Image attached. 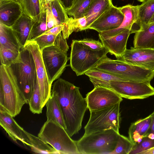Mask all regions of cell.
I'll return each mask as SVG.
<instances>
[{
    "label": "cell",
    "mask_w": 154,
    "mask_h": 154,
    "mask_svg": "<svg viewBox=\"0 0 154 154\" xmlns=\"http://www.w3.org/2000/svg\"><path fill=\"white\" fill-rule=\"evenodd\" d=\"M51 94L56 99L63 115L66 131L71 137L78 133L88 107L79 88L60 78L54 83Z\"/></svg>",
    "instance_id": "cell-1"
},
{
    "label": "cell",
    "mask_w": 154,
    "mask_h": 154,
    "mask_svg": "<svg viewBox=\"0 0 154 154\" xmlns=\"http://www.w3.org/2000/svg\"><path fill=\"white\" fill-rule=\"evenodd\" d=\"M10 66L26 103L28 104L38 81L35 63L31 52L22 47L19 58Z\"/></svg>",
    "instance_id": "cell-2"
},
{
    "label": "cell",
    "mask_w": 154,
    "mask_h": 154,
    "mask_svg": "<svg viewBox=\"0 0 154 154\" xmlns=\"http://www.w3.org/2000/svg\"><path fill=\"white\" fill-rule=\"evenodd\" d=\"M71 46L70 66L77 76L96 69L108 58L106 54L109 52L105 47L100 51L93 50L76 40H72Z\"/></svg>",
    "instance_id": "cell-3"
},
{
    "label": "cell",
    "mask_w": 154,
    "mask_h": 154,
    "mask_svg": "<svg viewBox=\"0 0 154 154\" xmlns=\"http://www.w3.org/2000/svg\"><path fill=\"white\" fill-rule=\"evenodd\" d=\"M120 134L113 129L83 135L76 141L80 154H109L115 149Z\"/></svg>",
    "instance_id": "cell-4"
},
{
    "label": "cell",
    "mask_w": 154,
    "mask_h": 154,
    "mask_svg": "<svg viewBox=\"0 0 154 154\" xmlns=\"http://www.w3.org/2000/svg\"><path fill=\"white\" fill-rule=\"evenodd\" d=\"M38 137L59 154H80L76 141L71 138L63 127L51 120H47L44 123Z\"/></svg>",
    "instance_id": "cell-5"
},
{
    "label": "cell",
    "mask_w": 154,
    "mask_h": 154,
    "mask_svg": "<svg viewBox=\"0 0 154 154\" xmlns=\"http://www.w3.org/2000/svg\"><path fill=\"white\" fill-rule=\"evenodd\" d=\"M0 88L4 97L3 106L14 117L20 113L26 102L11 68L2 64L0 66Z\"/></svg>",
    "instance_id": "cell-6"
},
{
    "label": "cell",
    "mask_w": 154,
    "mask_h": 154,
    "mask_svg": "<svg viewBox=\"0 0 154 154\" xmlns=\"http://www.w3.org/2000/svg\"><path fill=\"white\" fill-rule=\"evenodd\" d=\"M94 87L101 86L112 90L122 98L142 99L154 95V88L150 82L127 80L104 81L89 77Z\"/></svg>",
    "instance_id": "cell-7"
},
{
    "label": "cell",
    "mask_w": 154,
    "mask_h": 154,
    "mask_svg": "<svg viewBox=\"0 0 154 154\" xmlns=\"http://www.w3.org/2000/svg\"><path fill=\"white\" fill-rule=\"evenodd\" d=\"M96 69L127 81L150 82L154 77V70H150L108 57L100 63Z\"/></svg>",
    "instance_id": "cell-8"
},
{
    "label": "cell",
    "mask_w": 154,
    "mask_h": 154,
    "mask_svg": "<svg viewBox=\"0 0 154 154\" xmlns=\"http://www.w3.org/2000/svg\"><path fill=\"white\" fill-rule=\"evenodd\" d=\"M120 103L101 109L90 111L89 120L84 127L83 135L113 129L119 132L121 121Z\"/></svg>",
    "instance_id": "cell-9"
},
{
    "label": "cell",
    "mask_w": 154,
    "mask_h": 154,
    "mask_svg": "<svg viewBox=\"0 0 154 154\" xmlns=\"http://www.w3.org/2000/svg\"><path fill=\"white\" fill-rule=\"evenodd\" d=\"M42 58L51 87L53 82L59 79L68 65L69 57L66 52L54 45L46 47L42 51Z\"/></svg>",
    "instance_id": "cell-10"
},
{
    "label": "cell",
    "mask_w": 154,
    "mask_h": 154,
    "mask_svg": "<svg viewBox=\"0 0 154 154\" xmlns=\"http://www.w3.org/2000/svg\"><path fill=\"white\" fill-rule=\"evenodd\" d=\"M24 47L31 53L35 66L37 80L39 85L43 108L51 95V87L50 85L43 61L42 51L36 42L27 41Z\"/></svg>",
    "instance_id": "cell-11"
},
{
    "label": "cell",
    "mask_w": 154,
    "mask_h": 154,
    "mask_svg": "<svg viewBox=\"0 0 154 154\" xmlns=\"http://www.w3.org/2000/svg\"><path fill=\"white\" fill-rule=\"evenodd\" d=\"M85 98L90 112L108 107L120 103L122 97L109 88L97 86L86 94Z\"/></svg>",
    "instance_id": "cell-12"
},
{
    "label": "cell",
    "mask_w": 154,
    "mask_h": 154,
    "mask_svg": "<svg viewBox=\"0 0 154 154\" xmlns=\"http://www.w3.org/2000/svg\"><path fill=\"white\" fill-rule=\"evenodd\" d=\"M117 59L146 69L154 70V49L132 47L130 49H126Z\"/></svg>",
    "instance_id": "cell-13"
},
{
    "label": "cell",
    "mask_w": 154,
    "mask_h": 154,
    "mask_svg": "<svg viewBox=\"0 0 154 154\" xmlns=\"http://www.w3.org/2000/svg\"><path fill=\"white\" fill-rule=\"evenodd\" d=\"M123 14L119 7L113 5L104 12L87 28L94 29L99 33L116 29L123 21Z\"/></svg>",
    "instance_id": "cell-14"
},
{
    "label": "cell",
    "mask_w": 154,
    "mask_h": 154,
    "mask_svg": "<svg viewBox=\"0 0 154 154\" xmlns=\"http://www.w3.org/2000/svg\"><path fill=\"white\" fill-rule=\"evenodd\" d=\"M0 125L9 137L14 141H21L29 146L27 131L16 122L13 117L2 106L0 105Z\"/></svg>",
    "instance_id": "cell-15"
},
{
    "label": "cell",
    "mask_w": 154,
    "mask_h": 154,
    "mask_svg": "<svg viewBox=\"0 0 154 154\" xmlns=\"http://www.w3.org/2000/svg\"><path fill=\"white\" fill-rule=\"evenodd\" d=\"M119 8L124 15L121 24L116 29L99 33V37L105 38L112 37L126 29L130 30L131 34L134 33L135 25L137 19V5L128 4Z\"/></svg>",
    "instance_id": "cell-16"
},
{
    "label": "cell",
    "mask_w": 154,
    "mask_h": 154,
    "mask_svg": "<svg viewBox=\"0 0 154 154\" xmlns=\"http://www.w3.org/2000/svg\"><path fill=\"white\" fill-rule=\"evenodd\" d=\"M130 34V30L126 29L114 36L105 38L99 37L104 47L117 59L127 49V42Z\"/></svg>",
    "instance_id": "cell-17"
},
{
    "label": "cell",
    "mask_w": 154,
    "mask_h": 154,
    "mask_svg": "<svg viewBox=\"0 0 154 154\" xmlns=\"http://www.w3.org/2000/svg\"><path fill=\"white\" fill-rule=\"evenodd\" d=\"M23 14L18 1L0 2V23L11 27Z\"/></svg>",
    "instance_id": "cell-18"
},
{
    "label": "cell",
    "mask_w": 154,
    "mask_h": 154,
    "mask_svg": "<svg viewBox=\"0 0 154 154\" xmlns=\"http://www.w3.org/2000/svg\"><path fill=\"white\" fill-rule=\"evenodd\" d=\"M137 5V19L134 33L145 29L154 14V0H146Z\"/></svg>",
    "instance_id": "cell-19"
},
{
    "label": "cell",
    "mask_w": 154,
    "mask_h": 154,
    "mask_svg": "<svg viewBox=\"0 0 154 154\" xmlns=\"http://www.w3.org/2000/svg\"><path fill=\"white\" fill-rule=\"evenodd\" d=\"M35 21L23 14L11 27L22 47L24 46L28 41L32 28Z\"/></svg>",
    "instance_id": "cell-20"
},
{
    "label": "cell",
    "mask_w": 154,
    "mask_h": 154,
    "mask_svg": "<svg viewBox=\"0 0 154 154\" xmlns=\"http://www.w3.org/2000/svg\"><path fill=\"white\" fill-rule=\"evenodd\" d=\"M112 5V0H93L86 9L84 14L87 21L85 29Z\"/></svg>",
    "instance_id": "cell-21"
},
{
    "label": "cell",
    "mask_w": 154,
    "mask_h": 154,
    "mask_svg": "<svg viewBox=\"0 0 154 154\" xmlns=\"http://www.w3.org/2000/svg\"><path fill=\"white\" fill-rule=\"evenodd\" d=\"M0 46L19 53L22 47L11 27L0 23Z\"/></svg>",
    "instance_id": "cell-22"
},
{
    "label": "cell",
    "mask_w": 154,
    "mask_h": 154,
    "mask_svg": "<svg viewBox=\"0 0 154 154\" xmlns=\"http://www.w3.org/2000/svg\"><path fill=\"white\" fill-rule=\"evenodd\" d=\"M47 120H51L61 126L66 130L62 112L59 104L54 96L51 94L46 103Z\"/></svg>",
    "instance_id": "cell-23"
},
{
    "label": "cell",
    "mask_w": 154,
    "mask_h": 154,
    "mask_svg": "<svg viewBox=\"0 0 154 154\" xmlns=\"http://www.w3.org/2000/svg\"><path fill=\"white\" fill-rule=\"evenodd\" d=\"M135 33L134 48H147L154 38V23L149 24L143 30Z\"/></svg>",
    "instance_id": "cell-24"
},
{
    "label": "cell",
    "mask_w": 154,
    "mask_h": 154,
    "mask_svg": "<svg viewBox=\"0 0 154 154\" xmlns=\"http://www.w3.org/2000/svg\"><path fill=\"white\" fill-rule=\"evenodd\" d=\"M21 5L23 14L35 21H39L42 13L39 0H18Z\"/></svg>",
    "instance_id": "cell-25"
},
{
    "label": "cell",
    "mask_w": 154,
    "mask_h": 154,
    "mask_svg": "<svg viewBox=\"0 0 154 154\" xmlns=\"http://www.w3.org/2000/svg\"><path fill=\"white\" fill-rule=\"evenodd\" d=\"M29 143L32 152L36 153L57 154L59 152L51 146L36 137L27 132Z\"/></svg>",
    "instance_id": "cell-26"
},
{
    "label": "cell",
    "mask_w": 154,
    "mask_h": 154,
    "mask_svg": "<svg viewBox=\"0 0 154 154\" xmlns=\"http://www.w3.org/2000/svg\"><path fill=\"white\" fill-rule=\"evenodd\" d=\"M87 21L84 17L78 19L71 17L63 24L62 33L65 39H68L70 35L73 32H78L86 30Z\"/></svg>",
    "instance_id": "cell-27"
},
{
    "label": "cell",
    "mask_w": 154,
    "mask_h": 154,
    "mask_svg": "<svg viewBox=\"0 0 154 154\" xmlns=\"http://www.w3.org/2000/svg\"><path fill=\"white\" fill-rule=\"evenodd\" d=\"M152 117L150 115L144 118L139 119L132 123L128 130V137L135 133H139L143 137H147Z\"/></svg>",
    "instance_id": "cell-28"
},
{
    "label": "cell",
    "mask_w": 154,
    "mask_h": 154,
    "mask_svg": "<svg viewBox=\"0 0 154 154\" xmlns=\"http://www.w3.org/2000/svg\"><path fill=\"white\" fill-rule=\"evenodd\" d=\"M93 0H74L72 5L66 10L67 15L75 19L84 17L86 9Z\"/></svg>",
    "instance_id": "cell-29"
},
{
    "label": "cell",
    "mask_w": 154,
    "mask_h": 154,
    "mask_svg": "<svg viewBox=\"0 0 154 154\" xmlns=\"http://www.w3.org/2000/svg\"><path fill=\"white\" fill-rule=\"evenodd\" d=\"M49 5L58 25L64 23L69 19L65 9L59 0H54Z\"/></svg>",
    "instance_id": "cell-30"
},
{
    "label": "cell",
    "mask_w": 154,
    "mask_h": 154,
    "mask_svg": "<svg viewBox=\"0 0 154 154\" xmlns=\"http://www.w3.org/2000/svg\"><path fill=\"white\" fill-rule=\"evenodd\" d=\"M28 104L30 110L32 113L39 114L42 113L43 108L38 81Z\"/></svg>",
    "instance_id": "cell-31"
},
{
    "label": "cell",
    "mask_w": 154,
    "mask_h": 154,
    "mask_svg": "<svg viewBox=\"0 0 154 154\" xmlns=\"http://www.w3.org/2000/svg\"><path fill=\"white\" fill-rule=\"evenodd\" d=\"M46 14L47 10L42 13L39 21H35L32 28L28 41H33L47 31Z\"/></svg>",
    "instance_id": "cell-32"
},
{
    "label": "cell",
    "mask_w": 154,
    "mask_h": 154,
    "mask_svg": "<svg viewBox=\"0 0 154 154\" xmlns=\"http://www.w3.org/2000/svg\"><path fill=\"white\" fill-rule=\"evenodd\" d=\"M20 56V52L17 53L0 46L1 64L10 66L16 62Z\"/></svg>",
    "instance_id": "cell-33"
},
{
    "label": "cell",
    "mask_w": 154,
    "mask_h": 154,
    "mask_svg": "<svg viewBox=\"0 0 154 154\" xmlns=\"http://www.w3.org/2000/svg\"><path fill=\"white\" fill-rule=\"evenodd\" d=\"M133 145L129 138L120 134L114 149L110 154H129Z\"/></svg>",
    "instance_id": "cell-34"
},
{
    "label": "cell",
    "mask_w": 154,
    "mask_h": 154,
    "mask_svg": "<svg viewBox=\"0 0 154 154\" xmlns=\"http://www.w3.org/2000/svg\"><path fill=\"white\" fill-rule=\"evenodd\" d=\"M85 74L89 77L104 81L125 80L118 76L96 69L89 70L86 72Z\"/></svg>",
    "instance_id": "cell-35"
},
{
    "label": "cell",
    "mask_w": 154,
    "mask_h": 154,
    "mask_svg": "<svg viewBox=\"0 0 154 154\" xmlns=\"http://www.w3.org/2000/svg\"><path fill=\"white\" fill-rule=\"evenodd\" d=\"M154 146V139L152 140L147 137L143 138L140 143L133 144L129 154H140L141 152Z\"/></svg>",
    "instance_id": "cell-36"
},
{
    "label": "cell",
    "mask_w": 154,
    "mask_h": 154,
    "mask_svg": "<svg viewBox=\"0 0 154 154\" xmlns=\"http://www.w3.org/2000/svg\"><path fill=\"white\" fill-rule=\"evenodd\" d=\"M56 35L52 34H43L35 38L33 41L36 42L40 50L54 45Z\"/></svg>",
    "instance_id": "cell-37"
},
{
    "label": "cell",
    "mask_w": 154,
    "mask_h": 154,
    "mask_svg": "<svg viewBox=\"0 0 154 154\" xmlns=\"http://www.w3.org/2000/svg\"><path fill=\"white\" fill-rule=\"evenodd\" d=\"M78 41L80 42L87 46L93 50L100 51L104 48L102 42L99 41L87 38Z\"/></svg>",
    "instance_id": "cell-38"
},
{
    "label": "cell",
    "mask_w": 154,
    "mask_h": 154,
    "mask_svg": "<svg viewBox=\"0 0 154 154\" xmlns=\"http://www.w3.org/2000/svg\"><path fill=\"white\" fill-rule=\"evenodd\" d=\"M66 39L64 38L62 33L60 32L56 36L54 42V45L67 53L69 49V46Z\"/></svg>",
    "instance_id": "cell-39"
},
{
    "label": "cell",
    "mask_w": 154,
    "mask_h": 154,
    "mask_svg": "<svg viewBox=\"0 0 154 154\" xmlns=\"http://www.w3.org/2000/svg\"><path fill=\"white\" fill-rule=\"evenodd\" d=\"M46 24L47 28V31L58 25L49 5L47 8Z\"/></svg>",
    "instance_id": "cell-40"
},
{
    "label": "cell",
    "mask_w": 154,
    "mask_h": 154,
    "mask_svg": "<svg viewBox=\"0 0 154 154\" xmlns=\"http://www.w3.org/2000/svg\"><path fill=\"white\" fill-rule=\"evenodd\" d=\"M63 27V24L57 25L47 31L43 34H52L57 36L62 31Z\"/></svg>",
    "instance_id": "cell-41"
},
{
    "label": "cell",
    "mask_w": 154,
    "mask_h": 154,
    "mask_svg": "<svg viewBox=\"0 0 154 154\" xmlns=\"http://www.w3.org/2000/svg\"><path fill=\"white\" fill-rule=\"evenodd\" d=\"M54 0H39L42 13L47 10L48 5Z\"/></svg>",
    "instance_id": "cell-42"
},
{
    "label": "cell",
    "mask_w": 154,
    "mask_h": 154,
    "mask_svg": "<svg viewBox=\"0 0 154 154\" xmlns=\"http://www.w3.org/2000/svg\"><path fill=\"white\" fill-rule=\"evenodd\" d=\"M59 1L66 10L69 9L71 7L74 0H59Z\"/></svg>",
    "instance_id": "cell-43"
},
{
    "label": "cell",
    "mask_w": 154,
    "mask_h": 154,
    "mask_svg": "<svg viewBox=\"0 0 154 154\" xmlns=\"http://www.w3.org/2000/svg\"><path fill=\"white\" fill-rule=\"evenodd\" d=\"M150 115L152 117V121L149 128L147 134V136L149 133L154 134V111Z\"/></svg>",
    "instance_id": "cell-44"
},
{
    "label": "cell",
    "mask_w": 154,
    "mask_h": 154,
    "mask_svg": "<svg viewBox=\"0 0 154 154\" xmlns=\"http://www.w3.org/2000/svg\"><path fill=\"white\" fill-rule=\"evenodd\" d=\"M140 154H154V146L141 152Z\"/></svg>",
    "instance_id": "cell-45"
},
{
    "label": "cell",
    "mask_w": 154,
    "mask_h": 154,
    "mask_svg": "<svg viewBox=\"0 0 154 154\" xmlns=\"http://www.w3.org/2000/svg\"><path fill=\"white\" fill-rule=\"evenodd\" d=\"M147 48L154 49V38L150 43Z\"/></svg>",
    "instance_id": "cell-46"
},
{
    "label": "cell",
    "mask_w": 154,
    "mask_h": 154,
    "mask_svg": "<svg viewBox=\"0 0 154 154\" xmlns=\"http://www.w3.org/2000/svg\"><path fill=\"white\" fill-rule=\"evenodd\" d=\"M147 137L153 140L154 139V134L149 133L147 135Z\"/></svg>",
    "instance_id": "cell-47"
},
{
    "label": "cell",
    "mask_w": 154,
    "mask_h": 154,
    "mask_svg": "<svg viewBox=\"0 0 154 154\" xmlns=\"http://www.w3.org/2000/svg\"><path fill=\"white\" fill-rule=\"evenodd\" d=\"M154 23V14L149 22V25Z\"/></svg>",
    "instance_id": "cell-48"
},
{
    "label": "cell",
    "mask_w": 154,
    "mask_h": 154,
    "mask_svg": "<svg viewBox=\"0 0 154 154\" xmlns=\"http://www.w3.org/2000/svg\"><path fill=\"white\" fill-rule=\"evenodd\" d=\"M17 1L18 0H0V2L3 1Z\"/></svg>",
    "instance_id": "cell-49"
},
{
    "label": "cell",
    "mask_w": 154,
    "mask_h": 154,
    "mask_svg": "<svg viewBox=\"0 0 154 154\" xmlns=\"http://www.w3.org/2000/svg\"><path fill=\"white\" fill-rule=\"evenodd\" d=\"M137 0L138 1L140 2H143L146 0Z\"/></svg>",
    "instance_id": "cell-50"
}]
</instances>
